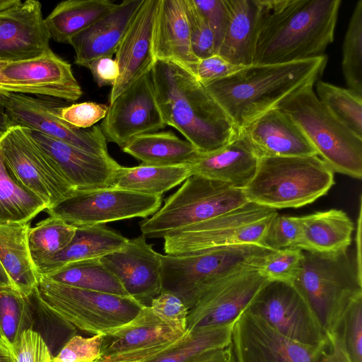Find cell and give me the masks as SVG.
<instances>
[{
  "label": "cell",
  "mask_w": 362,
  "mask_h": 362,
  "mask_svg": "<svg viewBox=\"0 0 362 362\" xmlns=\"http://www.w3.org/2000/svg\"><path fill=\"white\" fill-rule=\"evenodd\" d=\"M187 362H235L231 345L200 354Z\"/></svg>",
  "instance_id": "cell-53"
},
{
  "label": "cell",
  "mask_w": 362,
  "mask_h": 362,
  "mask_svg": "<svg viewBox=\"0 0 362 362\" xmlns=\"http://www.w3.org/2000/svg\"><path fill=\"white\" fill-rule=\"evenodd\" d=\"M185 332L160 320L150 306H144L129 322L103 335V362H141L160 354Z\"/></svg>",
  "instance_id": "cell-18"
},
{
  "label": "cell",
  "mask_w": 362,
  "mask_h": 362,
  "mask_svg": "<svg viewBox=\"0 0 362 362\" xmlns=\"http://www.w3.org/2000/svg\"><path fill=\"white\" fill-rule=\"evenodd\" d=\"M292 284L326 336L349 300L362 293L361 275L347 250L335 254L303 250L301 266Z\"/></svg>",
  "instance_id": "cell-8"
},
{
  "label": "cell",
  "mask_w": 362,
  "mask_h": 362,
  "mask_svg": "<svg viewBox=\"0 0 362 362\" xmlns=\"http://www.w3.org/2000/svg\"><path fill=\"white\" fill-rule=\"evenodd\" d=\"M115 4L109 0H66L45 18L50 39L69 44L71 38L105 15Z\"/></svg>",
  "instance_id": "cell-35"
},
{
  "label": "cell",
  "mask_w": 362,
  "mask_h": 362,
  "mask_svg": "<svg viewBox=\"0 0 362 362\" xmlns=\"http://www.w3.org/2000/svg\"><path fill=\"white\" fill-rule=\"evenodd\" d=\"M189 25L190 42L198 59L216 54L214 34L193 0H183Z\"/></svg>",
  "instance_id": "cell-45"
},
{
  "label": "cell",
  "mask_w": 362,
  "mask_h": 362,
  "mask_svg": "<svg viewBox=\"0 0 362 362\" xmlns=\"http://www.w3.org/2000/svg\"><path fill=\"white\" fill-rule=\"evenodd\" d=\"M300 236L299 216L283 215L276 212L267 226L260 246L272 251L298 247Z\"/></svg>",
  "instance_id": "cell-44"
},
{
  "label": "cell",
  "mask_w": 362,
  "mask_h": 362,
  "mask_svg": "<svg viewBox=\"0 0 362 362\" xmlns=\"http://www.w3.org/2000/svg\"><path fill=\"white\" fill-rule=\"evenodd\" d=\"M233 325L186 330L177 341L141 362H187L205 351L226 347L231 343Z\"/></svg>",
  "instance_id": "cell-38"
},
{
  "label": "cell",
  "mask_w": 362,
  "mask_h": 362,
  "mask_svg": "<svg viewBox=\"0 0 362 362\" xmlns=\"http://www.w3.org/2000/svg\"><path fill=\"white\" fill-rule=\"evenodd\" d=\"M302 259L303 250L298 247L272 251L259 270L269 281L292 284L299 272Z\"/></svg>",
  "instance_id": "cell-43"
},
{
  "label": "cell",
  "mask_w": 362,
  "mask_h": 362,
  "mask_svg": "<svg viewBox=\"0 0 362 362\" xmlns=\"http://www.w3.org/2000/svg\"><path fill=\"white\" fill-rule=\"evenodd\" d=\"M247 200L243 189L192 175L150 218L140 221L146 238H163L170 233L234 210Z\"/></svg>",
  "instance_id": "cell-9"
},
{
  "label": "cell",
  "mask_w": 362,
  "mask_h": 362,
  "mask_svg": "<svg viewBox=\"0 0 362 362\" xmlns=\"http://www.w3.org/2000/svg\"><path fill=\"white\" fill-rule=\"evenodd\" d=\"M6 113L10 127L19 126L39 132L74 146L87 153L108 157L107 140L98 125L91 129L74 127L59 117L65 106L57 98L31 97L23 93H6Z\"/></svg>",
  "instance_id": "cell-14"
},
{
  "label": "cell",
  "mask_w": 362,
  "mask_h": 362,
  "mask_svg": "<svg viewBox=\"0 0 362 362\" xmlns=\"http://www.w3.org/2000/svg\"><path fill=\"white\" fill-rule=\"evenodd\" d=\"M6 93L0 92V139L11 128L6 113Z\"/></svg>",
  "instance_id": "cell-55"
},
{
  "label": "cell",
  "mask_w": 362,
  "mask_h": 362,
  "mask_svg": "<svg viewBox=\"0 0 362 362\" xmlns=\"http://www.w3.org/2000/svg\"><path fill=\"white\" fill-rule=\"evenodd\" d=\"M30 228L29 223L0 225V263L13 288L24 297L39 283L28 244Z\"/></svg>",
  "instance_id": "cell-31"
},
{
  "label": "cell",
  "mask_w": 362,
  "mask_h": 362,
  "mask_svg": "<svg viewBox=\"0 0 362 362\" xmlns=\"http://www.w3.org/2000/svg\"><path fill=\"white\" fill-rule=\"evenodd\" d=\"M259 160L247 137L240 129L227 145L209 153H199L189 165L192 175L221 181L243 190L253 179Z\"/></svg>",
  "instance_id": "cell-26"
},
{
  "label": "cell",
  "mask_w": 362,
  "mask_h": 362,
  "mask_svg": "<svg viewBox=\"0 0 362 362\" xmlns=\"http://www.w3.org/2000/svg\"><path fill=\"white\" fill-rule=\"evenodd\" d=\"M272 251L257 245L240 244L193 255H160L161 291L175 294L190 310L218 281L245 269H259Z\"/></svg>",
  "instance_id": "cell-5"
},
{
  "label": "cell",
  "mask_w": 362,
  "mask_h": 362,
  "mask_svg": "<svg viewBox=\"0 0 362 362\" xmlns=\"http://www.w3.org/2000/svg\"><path fill=\"white\" fill-rule=\"evenodd\" d=\"M90 362H103V361H101L99 359H98V360H95V361H90Z\"/></svg>",
  "instance_id": "cell-60"
},
{
  "label": "cell",
  "mask_w": 362,
  "mask_h": 362,
  "mask_svg": "<svg viewBox=\"0 0 362 362\" xmlns=\"http://www.w3.org/2000/svg\"><path fill=\"white\" fill-rule=\"evenodd\" d=\"M149 306L163 322L181 332H186L189 310L175 294L161 291L152 299Z\"/></svg>",
  "instance_id": "cell-46"
},
{
  "label": "cell",
  "mask_w": 362,
  "mask_h": 362,
  "mask_svg": "<svg viewBox=\"0 0 362 362\" xmlns=\"http://www.w3.org/2000/svg\"><path fill=\"white\" fill-rule=\"evenodd\" d=\"M229 20L216 54L242 66L253 64L262 0H226Z\"/></svg>",
  "instance_id": "cell-28"
},
{
  "label": "cell",
  "mask_w": 362,
  "mask_h": 362,
  "mask_svg": "<svg viewBox=\"0 0 362 362\" xmlns=\"http://www.w3.org/2000/svg\"><path fill=\"white\" fill-rule=\"evenodd\" d=\"M7 274L0 263V283L6 280Z\"/></svg>",
  "instance_id": "cell-59"
},
{
  "label": "cell",
  "mask_w": 362,
  "mask_h": 362,
  "mask_svg": "<svg viewBox=\"0 0 362 362\" xmlns=\"http://www.w3.org/2000/svg\"><path fill=\"white\" fill-rule=\"evenodd\" d=\"M30 133L76 191L110 187L114 172L119 166L111 156L87 153L39 132L30 130Z\"/></svg>",
  "instance_id": "cell-23"
},
{
  "label": "cell",
  "mask_w": 362,
  "mask_h": 362,
  "mask_svg": "<svg viewBox=\"0 0 362 362\" xmlns=\"http://www.w3.org/2000/svg\"><path fill=\"white\" fill-rule=\"evenodd\" d=\"M361 206L360 204V210H359V215H358V226H357V231H356V260H355V264L356 269L359 274L361 275Z\"/></svg>",
  "instance_id": "cell-56"
},
{
  "label": "cell",
  "mask_w": 362,
  "mask_h": 362,
  "mask_svg": "<svg viewBox=\"0 0 362 362\" xmlns=\"http://www.w3.org/2000/svg\"><path fill=\"white\" fill-rule=\"evenodd\" d=\"M0 145L5 161L18 181L40 197L47 209L76 191L34 141L28 129L11 127L1 138Z\"/></svg>",
  "instance_id": "cell-12"
},
{
  "label": "cell",
  "mask_w": 362,
  "mask_h": 362,
  "mask_svg": "<svg viewBox=\"0 0 362 362\" xmlns=\"http://www.w3.org/2000/svg\"><path fill=\"white\" fill-rule=\"evenodd\" d=\"M314 84L300 89L278 107L301 129L322 160L333 172L362 177V138L336 119L320 103Z\"/></svg>",
  "instance_id": "cell-7"
},
{
  "label": "cell",
  "mask_w": 362,
  "mask_h": 362,
  "mask_svg": "<svg viewBox=\"0 0 362 362\" xmlns=\"http://www.w3.org/2000/svg\"><path fill=\"white\" fill-rule=\"evenodd\" d=\"M241 130L259 158L317 155L301 129L279 107L257 117Z\"/></svg>",
  "instance_id": "cell-24"
},
{
  "label": "cell",
  "mask_w": 362,
  "mask_h": 362,
  "mask_svg": "<svg viewBox=\"0 0 362 362\" xmlns=\"http://www.w3.org/2000/svg\"><path fill=\"white\" fill-rule=\"evenodd\" d=\"M160 255L141 235L129 239L123 248L100 261L119 279L130 297L149 306L162 290Z\"/></svg>",
  "instance_id": "cell-19"
},
{
  "label": "cell",
  "mask_w": 362,
  "mask_h": 362,
  "mask_svg": "<svg viewBox=\"0 0 362 362\" xmlns=\"http://www.w3.org/2000/svg\"><path fill=\"white\" fill-rule=\"evenodd\" d=\"M128 240L105 225L77 226L71 243L52 259L37 266V272L40 277L69 263L100 259L123 248Z\"/></svg>",
  "instance_id": "cell-30"
},
{
  "label": "cell",
  "mask_w": 362,
  "mask_h": 362,
  "mask_svg": "<svg viewBox=\"0 0 362 362\" xmlns=\"http://www.w3.org/2000/svg\"><path fill=\"white\" fill-rule=\"evenodd\" d=\"M268 281L259 269H249L218 281L189 310L187 330L234 324Z\"/></svg>",
  "instance_id": "cell-17"
},
{
  "label": "cell",
  "mask_w": 362,
  "mask_h": 362,
  "mask_svg": "<svg viewBox=\"0 0 362 362\" xmlns=\"http://www.w3.org/2000/svg\"><path fill=\"white\" fill-rule=\"evenodd\" d=\"M334 184V172L317 155L260 157L243 191L249 202L276 210L311 204Z\"/></svg>",
  "instance_id": "cell-4"
},
{
  "label": "cell",
  "mask_w": 362,
  "mask_h": 362,
  "mask_svg": "<svg viewBox=\"0 0 362 362\" xmlns=\"http://www.w3.org/2000/svg\"><path fill=\"white\" fill-rule=\"evenodd\" d=\"M341 0H262L254 64L325 55L333 42Z\"/></svg>",
  "instance_id": "cell-1"
},
{
  "label": "cell",
  "mask_w": 362,
  "mask_h": 362,
  "mask_svg": "<svg viewBox=\"0 0 362 362\" xmlns=\"http://www.w3.org/2000/svg\"><path fill=\"white\" fill-rule=\"evenodd\" d=\"M246 310L291 341L315 348L327 344L325 332L292 284L268 281Z\"/></svg>",
  "instance_id": "cell-13"
},
{
  "label": "cell",
  "mask_w": 362,
  "mask_h": 362,
  "mask_svg": "<svg viewBox=\"0 0 362 362\" xmlns=\"http://www.w3.org/2000/svg\"><path fill=\"white\" fill-rule=\"evenodd\" d=\"M40 278L78 288L129 296L119 279L100 259L69 263Z\"/></svg>",
  "instance_id": "cell-37"
},
{
  "label": "cell",
  "mask_w": 362,
  "mask_h": 362,
  "mask_svg": "<svg viewBox=\"0 0 362 362\" xmlns=\"http://www.w3.org/2000/svg\"><path fill=\"white\" fill-rule=\"evenodd\" d=\"M46 209V204L12 173L0 145V225L29 223Z\"/></svg>",
  "instance_id": "cell-36"
},
{
  "label": "cell",
  "mask_w": 362,
  "mask_h": 362,
  "mask_svg": "<svg viewBox=\"0 0 362 362\" xmlns=\"http://www.w3.org/2000/svg\"><path fill=\"white\" fill-rule=\"evenodd\" d=\"M1 73L28 94L67 101H76L83 94L71 65L52 49L35 59L7 63Z\"/></svg>",
  "instance_id": "cell-22"
},
{
  "label": "cell",
  "mask_w": 362,
  "mask_h": 362,
  "mask_svg": "<svg viewBox=\"0 0 362 362\" xmlns=\"http://www.w3.org/2000/svg\"><path fill=\"white\" fill-rule=\"evenodd\" d=\"M108 106L95 102H83L64 106L59 111V117L69 125L78 129L92 127L103 119Z\"/></svg>",
  "instance_id": "cell-49"
},
{
  "label": "cell",
  "mask_w": 362,
  "mask_h": 362,
  "mask_svg": "<svg viewBox=\"0 0 362 362\" xmlns=\"http://www.w3.org/2000/svg\"><path fill=\"white\" fill-rule=\"evenodd\" d=\"M191 175L189 164L151 165L141 163L134 167L119 165L114 172L110 187L162 196Z\"/></svg>",
  "instance_id": "cell-32"
},
{
  "label": "cell",
  "mask_w": 362,
  "mask_h": 362,
  "mask_svg": "<svg viewBox=\"0 0 362 362\" xmlns=\"http://www.w3.org/2000/svg\"><path fill=\"white\" fill-rule=\"evenodd\" d=\"M300 236L298 247L325 254L346 251L354 225L347 214L332 209L299 216Z\"/></svg>",
  "instance_id": "cell-29"
},
{
  "label": "cell",
  "mask_w": 362,
  "mask_h": 362,
  "mask_svg": "<svg viewBox=\"0 0 362 362\" xmlns=\"http://www.w3.org/2000/svg\"><path fill=\"white\" fill-rule=\"evenodd\" d=\"M76 230V226L53 216L30 228L28 244L35 268L63 250L72 240Z\"/></svg>",
  "instance_id": "cell-40"
},
{
  "label": "cell",
  "mask_w": 362,
  "mask_h": 362,
  "mask_svg": "<svg viewBox=\"0 0 362 362\" xmlns=\"http://www.w3.org/2000/svg\"><path fill=\"white\" fill-rule=\"evenodd\" d=\"M165 127L151 71L110 104L100 126L107 141L121 148L137 136L156 132Z\"/></svg>",
  "instance_id": "cell-15"
},
{
  "label": "cell",
  "mask_w": 362,
  "mask_h": 362,
  "mask_svg": "<svg viewBox=\"0 0 362 362\" xmlns=\"http://www.w3.org/2000/svg\"><path fill=\"white\" fill-rule=\"evenodd\" d=\"M193 2L214 34L216 54L228 24L229 13L226 0H193Z\"/></svg>",
  "instance_id": "cell-50"
},
{
  "label": "cell",
  "mask_w": 362,
  "mask_h": 362,
  "mask_svg": "<svg viewBox=\"0 0 362 362\" xmlns=\"http://www.w3.org/2000/svg\"><path fill=\"white\" fill-rule=\"evenodd\" d=\"M49 40L40 1L19 0L0 15V61L37 58L52 49Z\"/></svg>",
  "instance_id": "cell-20"
},
{
  "label": "cell",
  "mask_w": 362,
  "mask_h": 362,
  "mask_svg": "<svg viewBox=\"0 0 362 362\" xmlns=\"http://www.w3.org/2000/svg\"><path fill=\"white\" fill-rule=\"evenodd\" d=\"M14 362H52V355L42 336L33 329L23 331L13 345Z\"/></svg>",
  "instance_id": "cell-48"
},
{
  "label": "cell",
  "mask_w": 362,
  "mask_h": 362,
  "mask_svg": "<svg viewBox=\"0 0 362 362\" xmlns=\"http://www.w3.org/2000/svg\"><path fill=\"white\" fill-rule=\"evenodd\" d=\"M151 76L166 126L180 132L200 154L216 151L239 130L212 95L190 72L168 61H156Z\"/></svg>",
  "instance_id": "cell-2"
},
{
  "label": "cell",
  "mask_w": 362,
  "mask_h": 362,
  "mask_svg": "<svg viewBox=\"0 0 362 362\" xmlns=\"http://www.w3.org/2000/svg\"><path fill=\"white\" fill-rule=\"evenodd\" d=\"M327 338L322 362H362V293L349 300Z\"/></svg>",
  "instance_id": "cell-34"
},
{
  "label": "cell",
  "mask_w": 362,
  "mask_h": 362,
  "mask_svg": "<svg viewBox=\"0 0 362 362\" xmlns=\"http://www.w3.org/2000/svg\"><path fill=\"white\" fill-rule=\"evenodd\" d=\"M93 80L99 87L113 86L117 81L119 71L115 59L103 57L94 60L88 66Z\"/></svg>",
  "instance_id": "cell-52"
},
{
  "label": "cell",
  "mask_w": 362,
  "mask_h": 362,
  "mask_svg": "<svg viewBox=\"0 0 362 362\" xmlns=\"http://www.w3.org/2000/svg\"><path fill=\"white\" fill-rule=\"evenodd\" d=\"M316 95L339 122L362 138V95L354 91L318 80Z\"/></svg>",
  "instance_id": "cell-41"
},
{
  "label": "cell",
  "mask_w": 362,
  "mask_h": 362,
  "mask_svg": "<svg viewBox=\"0 0 362 362\" xmlns=\"http://www.w3.org/2000/svg\"><path fill=\"white\" fill-rule=\"evenodd\" d=\"M122 150L142 164L151 165L191 164L199 155L189 141L170 131L137 136Z\"/></svg>",
  "instance_id": "cell-33"
},
{
  "label": "cell",
  "mask_w": 362,
  "mask_h": 362,
  "mask_svg": "<svg viewBox=\"0 0 362 362\" xmlns=\"http://www.w3.org/2000/svg\"><path fill=\"white\" fill-rule=\"evenodd\" d=\"M33 304L11 287L0 286V344L13 353V345L21 333L33 329Z\"/></svg>",
  "instance_id": "cell-39"
},
{
  "label": "cell",
  "mask_w": 362,
  "mask_h": 362,
  "mask_svg": "<svg viewBox=\"0 0 362 362\" xmlns=\"http://www.w3.org/2000/svg\"><path fill=\"white\" fill-rule=\"evenodd\" d=\"M341 68L347 88L362 95V0L356 2L345 33Z\"/></svg>",
  "instance_id": "cell-42"
},
{
  "label": "cell",
  "mask_w": 362,
  "mask_h": 362,
  "mask_svg": "<svg viewBox=\"0 0 362 362\" xmlns=\"http://www.w3.org/2000/svg\"><path fill=\"white\" fill-rule=\"evenodd\" d=\"M144 0H124L73 37L74 63L88 66L95 59L112 57Z\"/></svg>",
  "instance_id": "cell-25"
},
{
  "label": "cell",
  "mask_w": 362,
  "mask_h": 362,
  "mask_svg": "<svg viewBox=\"0 0 362 362\" xmlns=\"http://www.w3.org/2000/svg\"><path fill=\"white\" fill-rule=\"evenodd\" d=\"M0 362H14L11 350L0 344Z\"/></svg>",
  "instance_id": "cell-57"
},
{
  "label": "cell",
  "mask_w": 362,
  "mask_h": 362,
  "mask_svg": "<svg viewBox=\"0 0 362 362\" xmlns=\"http://www.w3.org/2000/svg\"><path fill=\"white\" fill-rule=\"evenodd\" d=\"M243 67L230 63L218 54H214L199 59L194 66L192 75L202 85H206L225 78Z\"/></svg>",
  "instance_id": "cell-51"
},
{
  "label": "cell",
  "mask_w": 362,
  "mask_h": 362,
  "mask_svg": "<svg viewBox=\"0 0 362 362\" xmlns=\"http://www.w3.org/2000/svg\"><path fill=\"white\" fill-rule=\"evenodd\" d=\"M159 2L144 1L117 49L115 60L119 74L112 86L110 104L150 71L156 62L153 37Z\"/></svg>",
  "instance_id": "cell-21"
},
{
  "label": "cell",
  "mask_w": 362,
  "mask_h": 362,
  "mask_svg": "<svg viewBox=\"0 0 362 362\" xmlns=\"http://www.w3.org/2000/svg\"><path fill=\"white\" fill-rule=\"evenodd\" d=\"M33 296L42 310L94 334H105L124 325L145 306L129 296L78 288L41 278Z\"/></svg>",
  "instance_id": "cell-6"
},
{
  "label": "cell",
  "mask_w": 362,
  "mask_h": 362,
  "mask_svg": "<svg viewBox=\"0 0 362 362\" xmlns=\"http://www.w3.org/2000/svg\"><path fill=\"white\" fill-rule=\"evenodd\" d=\"M327 62L319 57L276 64H252L204 85L238 129L322 76Z\"/></svg>",
  "instance_id": "cell-3"
},
{
  "label": "cell",
  "mask_w": 362,
  "mask_h": 362,
  "mask_svg": "<svg viewBox=\"0 0 362 362\" xmlns=\"http://www.w3.org/2000/svg\"><path fill=\"white\" fill-rule=\"evenodd\" d=\"M276 212L248 202L222 215L170 233L163 238V250L169 255H187L230 245L260 246L267 226Z\"/></svg>",
  "instance_id": "cell-10"
},
{
  "label": "cell",
  "mask_w": 362,
  "mask_h": 362,
  "mask_svg": "<svg viewBox=\"0 0 362 362\" xmlns=\"http://www.w3.org/2000/svg\"><path fill=\"white\" fill-rule=\"evenodd\" d=\"M230 345L235 362H322L326 347L291 341L247 310L233 325Z\"/></svg>",
  "instance_id": "cell-16"
},
{
  "label": "cell",
  "mask_w": 362,
  "mask_h": 362,
  "mask_svg": "<svg viewBox=\"0 0 362 362\" xmlns=\"http://www.w3.org/2000/svg\"><path fill=\"white\" fill-rule=\"evenodd\" d=\"M7 63L0 61V92L28 94L24 88L7 81L1 75V71Z\"/></svg>",
  "instance_id": "cell-54"
},
{
  "label": "cell",
  "mask_w": 362,
  "mask_h": 362,
  "mask_svg": "<svg viewBox=\"0 0 362 362\" xmlns=\"http://www.w3.org/2000/svg\"><path fill=\"white\" fill-rule=\"evenodd\" d=\"M19 0H0V15L16 5Z\"/></svg>",
  "instance_id": "cell-58"
},
{
  "label": "cell",
  "mask_w": 362,
  "mask_h": 362,
  "mask_svg": "<svg viewBox=\"0 0 362 362\" xmlns=\"http://www.w3.org/2000/svg\"><path fill=\"white\" fill-rule=\"evenodd\" d=\"M103 334L85 338L74 335L64 344L52 362H90L100 358Z\"/></svg>",
  "instance_id": "cell-47"
},
{
  "label": "cell",
  "mask_w": 362,
  "mask_h": 362,
  "mask_svg": "<svg viewBox=\"0 0 362 362\" xmlns=\"http://www.w3.org/2000/svg\"><path fill=\"white\" fill-rule=\"evenodd\" d=\"M162 196L106 187L75 191L47 209L49 216L74 226L104 225L109 222L153 215L162 204Z\"/></svg>",
  "instance_id": "cell-11"
},
{
  "label": "cell",
  "mask_w": 362,
  "mask_h": 362,
  "mask_svg": "<svg viewBox=\"0 0 362 362\" xmlns=\"http://www.w3.org/2000/svg\"><path fill=\"white\" fill-rule=\"evenodd\" d=\"M153 53L156 61L174 62L192 74L194 54L183 0H160L155 21Z\"/></svg>",
  "instance_id": "cell-27"
}]
</instances>
